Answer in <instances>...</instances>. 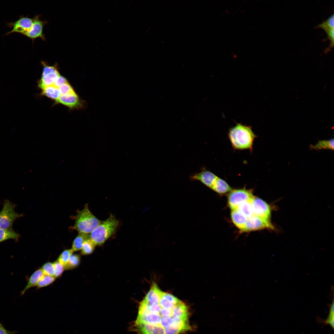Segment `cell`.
Masks as SVG:
<instances>
[{
  "label": "cell",
  "mask_w": 334,
  "mask_h": 334,
  "mask_svg": "<svg viewBox=\"0 0 334 334\" xmlns=\"http://www.w3.org/2000/svg\"><path fill=\"white\" fill-rule=\"evenodd\" d=\"M57 101L71 108L82 106V103L75 93L61 95Z\"/></svg>",
  "instance_id": "cell-12"
},
{
  "label": "cell",
  "mask_w": 334,
  "mask_h": 334,
  "mask_svg": "<svg viewBox=\"0 0 334 334\" xmlns=\"http://www.w3.org/2000/svg\"><path fill=\"white\" fill-rule=\"evenodd\" d=\"M254 196L252 191L245 189L232 190L228 196V202L231 209H236L241 203L251 201Z\"/></svg>",
  "instance_id": "cell-6"
},
{
  "label": "cell",
  "mask_w": 334,
  "mask_h": 334,
  "mask_svg": "<svg viewBox=\"0 0 334 334\" xmlns=\"http://www.w3.org/2000/svg\"><path fill=\"white\" fill-rule=\"evenodd\" d=\"M33 18L32 25L29 31L24 36L31 39L33 41L37 38H40L43 41L46 40L45 34L43 33L44 26L47 23L45 20H41L40 19V15H35Z\"/></svg>",
  "instance_id": "cell-9"
},
{
  "label": "cell",
  "mask_w": 334,
  "mask_h": 334,
  "mask_svg": "<svg viewBox=\"0 0 334 334\" xmlns=\"http://www.w3.org/2000/svg\"><path fill=\"white\" fill-rule=\"evenodd\" d=\"M41 89L44 95L56 101L61 96L58 88L53 85L47 86Z\"/></svg>",
  "instance_id": "cell-22"
},
{
  "label": "cell",
  "mask_w": 334,
  "mask_h": 334,
  "mask_svg": "<svg viewBox=\"0 0 334 334\" xmlns=\"http://www.w3.org/2000/svg\"><path fill=\"white\" fill-rule=\"evenodd\" d=\"M58 70L42 75L39 86L42 88L44 87L52 85L55 81L60 75Z\"/></svg>",
  "instance_id": "cell-16"
},
{
  "label": "cell",
  "mask_w": 334,
  "mask_h": 334,
  "mask_svg": "<svg viewBox=\"0 0 334 334\" xmlns=\"http://www.w3.org/2000/svg\"><path fill=\"white\" fill-rule=\"evenodd\" d=\"M41 269L44 275L54 276L55 271L53 263L48 262L45 263Z\"/></svg>",
  "instance_id": "cell-28"
},
{
  "label": "cell",
  "mask_w": 334,
  "mask_h": 334,
  "mask_svg": "<svg viewBox=\"0 0 334 334\" xmlns=\"http://www.w3.org/2000/svg\"><path fill=\"white\" fill-rule=\"evenodd\" d=\"M67 83V82L66 79L64 77L60 75L52 85L58 88L61 86Z\"/></svg>",
  "instance_id": "cell-32"
},
{
  "label": "cell",
  "mask_w": 334,
  "mask_h": 334,
  "mask_svg": "<svg viewBox=\"0 0 334 334\" xmlns=\"http://www.w3.org/2000/svg\"><path fill=\"white\" fill-rule=\"evenodd\" d=\"M188 307L181 301L172 306L140 302L132 329L136 334H181L192 328Z\"/></svg>",
  "instance_id": "cell-1"
},
{
  "label": "cell",
  "mask_w": 334,
  "mask_h": 334,
  "mask_svg": "<svg viewBox=\"0 0 334 334\" xmlns=\"http://www.w3.org/2000/svg\"><path fill=\"white\" fill-rule=\"evenodd\" d=\"M334 15L332 14L326 20L319 25V26L323 29L331 41V45L334 44Z\"/></svg>",
  "instance_id": "cell-15"
},
{
  "label": "cell",
  "mask_w": 334,
  "mask_h": 334,
  "mask_svg": "<svg viewBox=\"0 0 334 334\" xmlns=\"http://www.w3.org/2000/svg\"><path fill=\"white\" fill-rule=\"evenodd\" d=\"M1 325V323H0V325Z\"/></svg>",
  "instance_id": "cell-34"
},
{
  "label": "cell",
  "mask_w": 334,
  "mask_h": 334,
  "mask_svg": "<svg viewBox=\"0 0 334 334\" xmlns=\"http://www.w3.org/2000/svg\"><path fill=\"white\" fill-rule=\"evenodd\" d=\"M15 205L8 200L5 201L3 208L0 212V229L12 228L15 220L22 217V214L16 213L15 211Z\"/></svg>",
  "instance_id": "cell-5"
},
{
  "label": "cell",
  "mask_w": 334,
  "mask_h": 334,
  "mask_svg": "<svg viewBox=\"0 0 334 334\" xmlns=\"http://www.w3.org/2000/svg\"><path fill=\"white\" fill-rule=\"evenodd\" d=\"M231 216L235 225L242 231L245 232L248 218L237 209H231Z\"/></svg>",
  "instance_id": "cell-14"
},
{
  "label": "cell",
  "mask_w": 334,
  "mask_h": 334,
  "mask_svg": "<svg viewBox=\"0 0 334 334\" xmlns=\"http://www.w3.org/2000/svg\"><path fill=\"white\" fill-rule=\"evenodd\" d=\"M0 334H12V332L6 330L2 325H0Z\"/></svg>",
  "instance_id": "cell-33"
},
{
  "label": "cell",
  "mask_w": 334,
  "mask_h": 334,
  "mask_svg": "<svg viewBox=\"0 0 334 334\" xmlns=\"http://www.w3.org/2000/svg\"><path fill=\"white\" fill-rule=\"evenodd\" d=\"M228 138L233 148L236 150L248 149L252 151L254 141L257 137L250 126L237 123L230 128Z\"/></svg>",
  "instance_id": "cell-2"
},
{
  "label": "cell",
  "mask_w": 334,
  "mask_h": 334,
  "mask_svg": "<svg viewBox=\"0 0 334 334\" xmlns=\"http://www.w3.org/2000/svg\"><path fill=\"white\" fill-rule=\"evenodd\" d=\"M251 201L242 203L236 209L248 219L254 216Z\"/></svg>",
  "instance_id": "cell-20"
},
{
  "label": "cell",
  "mask_w": 334,
  "mask_h": 334,
  "mask_svg": "<svg viewBox=\"0 0 334 334\" xmlns=\"http://www.w3.org/2000/svg\"><path fill=\"white\" fill-rule=\"evenodd\" d=\"M89 238V235L88 234L79 232L73 242L71 249L73 252L81 250L84 242Z\"/></svg>",
  "instance_id": "cell-19"
},
{
  "label": "cell",
  "mask_w": 334,
  "mask_h": 334,
  "mask_svg": "<svg viewBox=\"0 0 334 334\" xmlns=\"http://www.w3.org/2000/svg\"><path fill=\"white\" fill-rule=\"evenodd\" d=\"M218 176L211 172L206 169L191 176V179L199 181L205 186L212 189Z\"/></svg>",
  "instance_id": "cell-11"
},
{
  "label": "cell",
  "mask_w": 334,
  "mask_h": 334,
  "mask_svg": "<svg viewBox=\"0 0 334 334\" xmlns=\"http://www.w3.org/2000/svg\"><path fill=\"white\" fill-rule=\"evenodd\" d=\"M163 293V292L159 289L156 284L153 283L151 289L143 300L149 303L158 302L159 301Z\"/></svg>",
  "instance_id": "cell-13"
},
{
  "label": "cell",
  "mask_w": 334,
  "mask_h": 334,
  "mask_svg": "<svg viewBox=\"0 0 334 334\" xmlns=\"http://www.w3.org/2000/svg\"><path fill=\"white\" fill-rule=\"evenodd\" d=\"M96 246L90 238L88 239L83 245L81 249V254L84 255L91 254L93 251Z\"/></svg>",
  "instance_id": "cell-25"
},
{
  "label": "cell",
  "mask_w": 334,
  "mask_h": 334,
  "mask_svg": "<svg viewBox=\"0 0 334 334\" xmlns=\"http://www.w3.org/2000/svg\"><path fill=\"white\" fill-rule=\"evenodd\" d=\"M19 235L15 232L12 228L0 229V243L9 239L18 240Z\"/></svg>",
  "instance_id": "cell-21"
},
{
  "label": "cell",
  "mask_w": 334,
  "mask_h": 334,
  "mask_svg": "<svg viewBox=\"0 0 334 334\" xmlns=\"http://www.w3.org/2000/svg\"><path fill=\"white\" fill-rule=\"evenodd\" d=\"M56 278L54 276L44 275L39 281L36 286L40 288L47 286L53 283Z\"/></svg>",
  "instance_id": "cell-27"
},
{
  "label": "cell",
  "mask_w": 334,
  "mask_h": 334,
  "mask_svg": "<svg viewBox=\"0 0 334 334\" xmlns=\"http://www.w3.org/2000/svg\"><path fill=\"white\" fill-rule=\"evenodd\" d=\"M265 229L273 230L274 227L269 221L254 215L248 219L245 232Z\"/></svg>",
  "instance_id": "cell-10"
},
{
  "label": "cell",
  "mask_w": 334,
  "mask_h": 334,
  "mask_svg": "<svg viewBox=\"0 0 334 334\" xmlns=\"http://www.w3.org/2000/svg\"><path fill=\"white\" fill-rule=\"evenodd\" d=\"M33 22V18L21 15L15 21L7 24V26L12 28V29L5 35H8L13 33H18L25 35L31 28Z\"/></svg>",
  "instance_id": "cell-7"
},
{
  "label": "cell",
  "mask_w": 334,
  "mask_h": 334,
  "mask_svg": "<svg viewBox=\"0 0 334 334\" xmlns=\"http://www.w3.org/2000/svg\"><path fill=\"white\" fill-rule=\"evenodd\" d=\"M80 262V256L77 254H72L67 263L64 267L65 269L68 270L75 268L79 266Z\"/></svg>",
  "instance_id": "cell-24"
},
{
  "label": "cell",
  "mask_w": 334,
  "mask_h": 334,
  "mask_svg": "<svg viewBox=\"0 0 334 334\" xmlns=\"http://www.w3.org/2000/svg\"><path fill=\"white\" fill-rule=\"evenodd\" d=\"M58 88L61 95L75 93L72 88L68 83L63 84Z\"/></svg>",
  "instance_id": "cell-29"
},
{
  "label": "cell",
  "mask_w": 334,
  "mask_h": 334,
  "mask_svg": "<svg viewBox=\"0 0 334 334\" xmlns=\"http://www.w3.org/2000/svg\"><path fill=\"white\" fill-rule=\"evenodd\" d=\"M55 271L54 276L56 278L60 276L65 269L64 266L58 260L53 263Z\"/></svg>",
  "instance_id": "cell-30"
},
{
  "label": "cell",
  "mask_w": 334,
  "mask_h": 334,
  "mask_svg": "<svg viewBox=\"0 0 334 334\" xmlns=\"http://www.w3.org/2000/svg\"><path fill=\"white\" fill-rule=\"evenodd\" d=\"M74 219L75 223L72 228L79 232L87 234L90 233L101 221L90 212L88 203L83 209L78 211Z\"/></svg>",
  "instance_id": "cell-4"
},
{
  "label": "cell",
  "mask_w": 334,
  "mask_h": 334,
  "mask_svg": "<svg viewBox=\"0 0 334 334\" xmlns=\"http://www.w3.org/2000/svg\"><path fill=\"white\" fill-rule=\"evenodd\" d=\"M334 139L328 140L319 141L315 145L310 146L311 148L315 149H328L333 150Z\"/></svg>",
  "instance_id": "cell-23"
},
{
  "label": "cell",
  "mask_w": 334,
  "mask_h": 334,
  "mask_svg": "<svg viewBox=\"0 0 334 334\" xmlns=\"http://www.w3.org/2000/svg\"><path fill=\"white\" fill-rule=\"evenodd\" d=\"M73 252L71 249L65 250L60 254L57 260L64 267L67 263Z\"/></svg>",
  "instance_id": "cell-26"
},
{
  "label": "cell",
  "mask_w": 334,
  "mask_h": 334,
  "mask_svg": "<svg viewBox=\"0 0 334 334\" xmlns=\"http://www.w3.org/2000/svg\"><path fill=\"white\" fill-rule=\"evenodd\" d=\"M334 302L330 306L329 314L328 317L326 319L325 323L326 324H328L330 325L333 328H334Z\"/></svg>",
  "instance_id": "cell-31"
},
{
  "label": "cell",
  "mask_w": 334,
  "mask_h": 334,
  "mask_svg": "<svg viewBox=\"0 0 334 334\" xmlns=\"http://www.w3.org/2000/svg\"><path fill=\"white\" fill-rule=\"evenodd\" d=\"M212 189L220 194L226 193L232 190L231 187L225 181L218 177Z\"/></svg>",
  "instance_id": "cell-18"
},
{
  "label": "cell",
  "mask_w": 334,
  "mask_h": 334,
  "mask_svg": "<svg viewBox=\"0 0 334 334\" xmlns=\"http://www.w3.org/2000/svg\"><path fill=\"white\" fill-rule=\"evenodd\" d=\"M44 275L41 268L36 270L30 277L27 285L22 291L21 294H24L29 288L36 286L39 281Z\"/></svg>",
  "instance_id": "cell-17"
},
{
  "label": "cell",
  "mask_w": 334,
  "mask_h": 334,
  "mask_svg": "<svg viewBox=\"0 0 334 334\" xmlns=\"http://www.w3.org/2000/svg\"><path fill=\"white\" fill-rule=\"evenodd\" d=\"M118 224V221L111 215L106 220L101 221L90 233V238L96 245H101L114 234Z\"/></svg>",
  "instance_id": "cell-3"
},
{
  "label": "cell",
  "mask_w": 334,
  "mask_h": 334,
  "mask_svg": "<svg viewBox=\"0 0 334 334\" xmlns=\"http://www.w3.org/2000/svg\"><path fill=\"white\" fill-rule=\"evenodd\" d=\"M251 202L254 215L269 221L271 216L270 206L262 199L255 196Z\"/></svg>",
  "instance_id": "cell-8"
}]
</instances>
